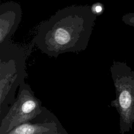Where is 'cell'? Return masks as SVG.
Wrapping results in <instances>:
<instances>
[{"instance_id":"1","label":"cell","mask_w":134,"mask_h":134,"mask_svg":"<svg viewBox=\"0 0 134 134\" xmlns=\"http://www.w3.org/2000/svg\"><path fill=\"white\" fill-rule=\"evenodd\" d=\"M96 16L88 6H72L58 11L39 27L34 42L50 57L84 50Z\"/></svg>"},{"instance_id":"2","label":"cell","mask_w":134,"mask_h":134,"mask_svg":"<svg viewBox=\"0 0 134 134\" xmlns=\"http://www.w3.org/2000/svg\"><path fill=\"white\" fill-rule=\"evenodd\" d=\"M28 49L10 42L0 43V118L6 115L15 100L17 88L25 82Z\"/></svg>"},{"instance_id":"3","label":"cell","mask_w":134,"mask_h":134,"mask_svg":"<svg viewBox=\"0 0 134 134\" xmlns=\"http://www.w3.org/2000/svg\"><path fill=\"white\" fill-rule=\"evenodd\" d=\"M110 73L116 93L111 106L119 116V132L125 134L134 127V71L126 62L114 61Z\"/></svg>"},{"instance_id":"4","label":"cell","mask_w":134,"mask_h":134,"mask_svg":"<svg viewBox=\"0 0 134 134\" xmlns=\"http://www.w3.org/2000/svg\"><path fill=\"white\" fill-rule=\"evenodd\" d=\"M41 102L36 97L25 82L20 84L15 100L6 115L1 120L0 134H4L15 127L30 120L42 109Z\"/></svg>"},{"instance_id":"5","label":"cell","mask_w":134,"mask_h":134,"mask_svg":"<svg viewBox=\"0 0 134 134\" xmlns=\"http://www.w3.org/2000/svg\"><path fill=\"white\" fill-rule=\"evenodd\" d=\"M4 134H69L51 111L43 106L35 118L21 124Z\"/></svg>"},{"instance_id":"6","label":"cell","mask_w":134,"mask_h":134,"mask_svg":"<svg viewBox=\"0 0 134 134\" xmlns=\"http://www.w3.org/2000/svg\"><path fill=\"white\" fill-rule=\"evenodd\" d=\"M21 9L20 6L14 2L2 4L0 7V43L10 41L20 22Z\"/></svg>"},{"instance_id":"7","label":"cell","mask_w":134,"mask_h":134,"mask_svg":"<svg viewBox=\"0 0 134 134\" xmlns=\"http://www.w3.org/2000/svg\"><path fill=\"white\" fill-rule=\"evenodd\" d=\"M123 22L126 25L134 27V13H129L122 17Z\"/></svg>"},{"instance_id":"8","label":"cell","mask_w":134,"mask_h":134,"mask_svg":"<svg viewBox=\"0 0 134 134\" xmlns=\"http://www.w3.org/2000/svg\"><path fill=\"white\" fill-rule=\"evenodd\" d=\"M95 11L96 13H100L102 12V9H103V7H102V6L100 5H96L95 6V8H94Z\"/></svg>"}]
</instances>
